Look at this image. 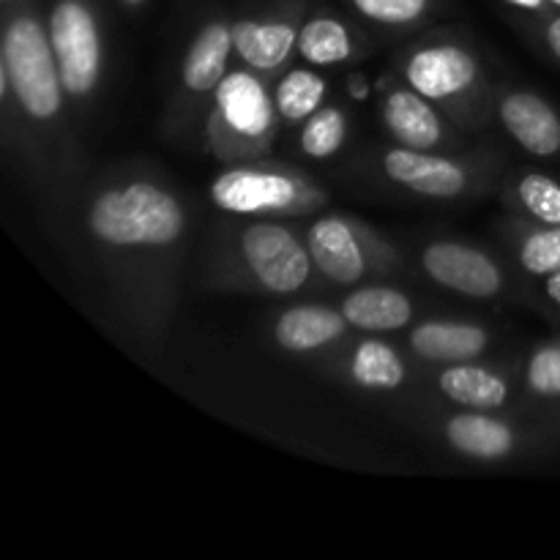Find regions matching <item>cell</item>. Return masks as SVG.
I'll return each mask as SVG.
<instances>
[{
    "label": "cell",
    "instance_id": "1",
    "mask_svg": "<svg viewBox=\"0 0 560 560\" xmlns=\"http://www.w3.org/2000/svg\"><path fill=\"white\" fill-rule=\"evenodd\" d=\"M93 235L113 246H167L184 230V208L153 184L107 189L88 211Z\"/></svg>",
    "mask_w": 560,
    "mask_h": 560
},
{
    "label": "cell",
    "instance_id": "2",
    "mask_svg": "<svg viewBox=\"0 0 560 560\" xmlns=\"http://www.w3.org/2000/svg\"><path fill=\"white\" fill-rule=\"evenodd\" d=\"M3 74L14 88L20 107L31 118L47 120L58 115L63 80L49 36L33 16H16L3 36Z\"/></svg>",
    "mask_w": 560,
    "mask_h": 560
},
{
    "label": "cell",
    "instance_id": "3",
    "mask_svg": "<svg viewBox=\"0 0 560 560\" xmlns=\"http://www.w3.org/2000/svg\"><path fill=\"white\" fill-rule=\"evenodd\" d=\"M49 42L58 58L66 93H91L102 69V38L93 11L82 0H58L49 16Z\"/></svg>",
    "mask_w": 560,
    "mask_h": 560
},
{
    "label": "cell",
    "instance_id": "4",
    "mask_svg": "<svg viewBox=\"0 0 560 560\" xmlns=\"http://www.w3.org/2000/svg\"><path fill=\"white\" fill-rule=\"evenodd\" d=\"M241 252L257 282L271 293H295L306 284L312 255H306L290 230L279 224H252L241 235Z\"/></svg>",
    "mask_w": 560,
    "mask_h": 560
},
{
    "label": "cell",
    "instance_id": "5",
    "mask_svg": "<svg viewBox=\"0 0 560 560\" xmlns=\"http://www.w3.org/2000/svg\"><path fill=\"white\" fill-rule=\"evenodd\" d=\"M211 200L230 213L288 211L301 200V186L288 175L238 167L213 180Z\"/></svg>",
    "mask_w": 560,
    "mask_h": 560
},
{
    "label": "cell",
    "instance_id": "6",
    "mask_svg": "<svg viewBox=\"0 0 560 560\" xmlns=\"http://www.w3.org/2000/svg\"><path fill=\"white\" fill-rule=\"evenodd\" d=\"M424 271L435 279L438 284L457 293L470 295V299H490L501 290L503 277L495 262L479 249H470L465 244H432L424 249Z\"/></svg>",
    "mask_w": 560,
    "mask_h": 560
},
{
    "label": "cell",
    "instance_id": "7",
    "mask_svg": "<svg viewBox=\"0 0 560 560\" xmlns=\"http://www.w3.org/2000/svg\"><path fill=\"white\" fill-rule=\"evenodd\" d=\"M271 98H268L260 80H255L246 71H235L219 82L213 124L230 131L235 140H262L271 129Z\"/></svg>",
    "mask_w": 560,
    "mask_h": 560
},
{
    "label": "cell",
    "instance_id": "8",
    "mask_svg": "<svg viewBox=\"0 0 560 560\" xmlns=\"http://www.w3.org/2000/svg\"><path fill=\"white\" fill-rule=\"evenodd\" d=\"M408 82L413 91H419L427 98H448L457 93L468 91L476 82L479 66L474 55L465 52L463 47L454 44H438V47L419 49L408 60Z\"/></svg>",
    "mask_w": 560,
    "mask_h": 560
},
{
    "label": "cell",
    "instance_id": "9",
    "mask_svg": "<svg viewBox=\"0 0 560 560\" xmlns=\"http://www.w3.org/2000/svg\"><path fill=\"white\" fill-rule=\"evenodd\" d=\"M312 262L339 284H353L364 277L366 260L361 252L359 238L348 222L337 217L317 219L306 235Z\"/></svg>",
    "mask_w": 560,
    "mask_h": 560
},
{
    "label": "cell",
    "instance_id": "10",
    "mask_svg": "<svg viewBox=\"0 0 560 560\" xmlns=\"http://www.w3.org/2000/svg\"><path fill=\"white\" fill-rule=\"evenodd\" d=\"M501 120L509 135L534 156L560 151V118L536 93H509L501 102Z\"/></svg>",
    "mask_w": 560,
    "mask_h": 560
},
{
    "label": "cell",
    "instance_id": "11",
    "mask_svg": "<svg viewBox=\"0 0 560 560\" xmlns=\"http://www.w3.org/2000/svg\"><path fill=\"white\" fill-rule=\"evenodd\" d=\"M386 173L397 184L427 197H457L465 189V173L459 164L416 148H397L386 153Z\"/></svg>",
    "mask_w": 560,
    "mask_h": 560
},
{
    "label": "cell",
    "instance_id": "12",
    "mask_svg": "<svg viewBox=\"0 0 560 560\" xmlns=\"http://www.w3.org/2000/svg\"><path fill=\"white\" fill-rule=\"evenodd\" d=\"M233 49V25L211 22L197 33L184 60V82L189 91H217L228 71V58Z\"/></svg>",
    "mask_w": 560,
    "mask_h": 560
},
{
    "label": "cell",
    "instance_id": "13",
    "mask_svg": "<svg viewBox=\"0 0 560 560\" xmlns=\"http://www.w3.org/2000/svg\"><path fill=\"white\" fill-rule=\"evenodd\" d=\"M342 315L348 326L361 331H397L413 317V304L394 288H364L345 299Z\"/></svg>",
    "mask_w": 560,
    "mask_h": 560
},
{
    "label": "cell",
    "instance_id": "14",
    "mask_svg": "<svg viewBox=\"0 0 560 560\" xmlns=\"http://www.w3.org/2000/svg\"><path fill=\"white\" fill-rule=\"evenodd\" d=\"M419 91H397L388 96L386 109V126L402 145L416 148V151H430L438 145L443 137L441 118L435 109L424 102Z\"/></svg>",
    "mask_w": 560,
    "mask_h": 560
},
{
    "label": "cell",
    "instance_id": "15",
    "mask_svg": "<svg viewBox=\"0 0 560 560\" xmlns=\"http://www.w3.org/2000/svg\"><path fill=\"white\" fill-rule=\"evenodd\" d=\"M410 345L421 359L430 361H470L481 355L487 348V331L468 323H443L430 320L416 326L410 334Z\"/></svg>",
    "mask_w": 560,
    "mask_h": 560
},
{
    "label": "cell",
    "instance_id": "16",
    "mask_svg": "<svg viewBox=\"0 0 560 560\" xmlns=\"http://www.w3.org/2000/svg\"><path fill=\"white\" fill-rule=\"evenodd\" d=\"M345 326L348 320L342 312H334L328 306H293L277 320V342L279 348L293 350V353H306L342 337Z\"/></svg>",
    "mask_w": 560,
    "mask_h": 560
},
{
    "label": "cell",
    "instance_id": "17",
    "mask_svg": "<svg viewBox=\"0 0 560 560\" xmlns=\"http://www.w3.org/2000/svg\"><path fill=\"white\" fill-rule=\"evenodd\" d=\"M299 42V31L290 22L241 20L233 25V47L255 69H277Z\"/></svg>",
    "mask_w": 560,
    "mask_h": 560
},
{
    "label": "cell",
    "instance_id": "18",
    "mask_svg": "<svg viewBox=\"0 0 560 560\" xmlns=\"http://www.w3.org/2000/svg\"><path fill=\"white\" fill-rule=\"evenodd\" d=\"M448 443L457 452L479 459H501L514 448V435L503 421L481 413L454 416L446 427Z\"/></svg>",
    "mask_w": 560,
    "mask_h": 560
},
{
    "label": "cell",
    "instance_id": "19",
    "mask_svg": "<svg viewBox=\"0 0 560 560\" xmlns=\"http://www.w3.org/2000/svg\"><path fill=\"white\" fill-rule=\"evenodd\" d=\"M438 386L454 402L479 410L501 408L509 397L506 383L492 372L481 370V366H448Z\"/></svg>",
    "mask_w": 560,
    "mask_h": 560
},
{
    "label": "cell",
    "instance_id": "20",
    "mask_svg": "<svg viewBox=\"0 0 560 560\" xmlns=\"http://www.w3.org/2000/svg\"><path fill=\"white\" fill-rule=\"evenodd\" d=\"M295 47H299V52L315 66L342 63V60H348L350 52H353V42H350L348 27L339 20H334V16H312V20L299 31Z\"/></svg>",
    "mask_w": 560,
    "mask_h": 560
},
{
    "label": "cell",
    "instance_id": "21",
    "mask_svg": "<svg viewBox=\"0 0 560 560\" xmlns=\"http://www.w3.org/2000/svg\"><path fill=\"white\" fill-rule=\"evenodd\" d=\"M353 381L364 388H383V392H392L399 383L405 381V364L394 348H388L386 342H361L359 350L353 355Z\"/></svg>",
    "mask_w": 560,
    "mask_h": 560
},
{
    "label": "cell",
    "instance_id": "22",
    "mask_svg": "<svg viewBox=\"0 0 560 560\" xmlns=\"http://www.w3.org/2000/svg\"><path fill=\"white\" fill-rule=\"evenodd\" d=\"M323 96H326V82L306 69H293L282 82L277 85V96H273V107L284 120L295 124V120H306L320 109Z\"/></svg>",
    "mask_w": 560,
    "mask_h": 560
},
{
    "label": "cell",
    "instance_id": "23",
    "mask_svg": "<svg viewBox=\"0 0 560 560\" xmlns=\"http://www.w3.org/2000/svg\"><path fill=\"white\" fill-rule=\"evenodd\" d=\"M348 124L337 107H320L315 115L306 118L304 131H301V148L312 159H328L342 148Z\"/></svg>",
    "mask_w": 560,
    "mask_h": 560
},
{
    "label": "cell",
    "instance_id": "24",
    "mask_svg": "<svg viewBox=\"0 0 560 560\" xmlns=\"http://www.w3.org/2000/svg\"><path fill=\"white\" fill-rule=\"evenodd\" d=\"M520 200L541 222L560 224V184L547 175H525L520 180Z\"/></svg>",
    "mask_w": 560,
    "mask_h": 560
},
{
    "label": "cell",
    "instance_id": "25",
    "mask_svg": "<svg viewBox=\"0 0 560 560\" xmlns=\"http://www.w3.org/2000/svg\"><path fill=\"white\" fill-rule=\"evenodd\" d=\"M520 262L530 273H556L560 271V224H550L547 230L528 235L520 249Z\"/></svg>",
    "mask_w": 560,
    "mask_h": 560
},
{
    "label": "cell",
    "instance_id": "26",
    "mask_svg": "<svg viewBox=\"0 0 560 560\" xmlns=\"http://www.w3.org/2000/svg\"><path fill=\"white\" fill-rule=\"evenodd\" d=\"M353 5L366 20L383 22V25H405V22L419 20L430 0H353Z\"/></svg>",
    "mask_w": 560,
    "mask_h": 560
},
{
    "label": "cell",
    "instance_id": "27",
    "mask_svg": "<svg viewBox=\"0 0 560 560\" xmlns=\"http://www.w3.org/2000/svg\"><path fill=\"white\" fill-rule=\"evenodd\" d=\"M528 383L536 394L558 397L560 394V348H545L530 359Z\"/></svg>",
    "mask_w": 560,
    "mask_h": 560
},
{
    "label": "cell",
    "instance_id": "28",
    "mask_svg": "<svg viewBox=\"0 0 560 560\" xmlns=\"http://www.w3.org/2000/svg\"><path fill=\"white\" fill-rule=\"evenodd\" d=\"M547 42H550L552 52H556L560 58V16H558V20H552L550 27H547Z\"/></svg>",
    "mask_w": 560,
    "mask_h": 560
},
{
    "label": "cell",
    "instance_id": "29",
    "mask_svg": "<svg viewBox=\"0 0 560 560\" xmlns=\"http://www.w3.org/2000/svg\"><path fill=\"white\" fill-rule=\"evenodd\" d=\"M547 295L560 306V271L550 273V279H547Z\"/></svg>",
    "mask_w": 560,
    "mask_h": 560
},
{
    "label": "cell",
    "instance_id": "30",
    "mask_svg": "<svg viewBox=\"0 0 560 560\" xmlns=\"http://www.w3.org/2000/svg\"><path fill=\"white\" fill-rule=\"evenodd\" d=\"M509 3L520 5V9H541V3H545V0H509Z\"/></svg>",
    "mask_w": 560,
    "mask_h": 560
},
{
    "label": "cell",
    "instance_id": "31",
    "mask_svg": "<svg viewBox=\"0 0 560 560\" xmlns=\"http://www.w3.org/2000/svg\"><path fill=\"white\" fill-rule=\"evenodd\" d=\"M124 3H129V5H137V3H142V0H124Z\"/></svg>",
    "mask_w": 560,
    "mask_h": 560
},
{
    "label": "cell",
    "instance_id": "32",
    "mask_svg": "<svg viewBox=\"0 0 560 560\" xmlns=\"http://www.w3.org/2000/svg\"><path fill=\"white\" fill-rule=\"evenodd\" d=\"M550 3H556V5H560V0H550Z\"/></svg>",
    "mask_w": 560,
    "mask_h": 560
}]
</instances>
